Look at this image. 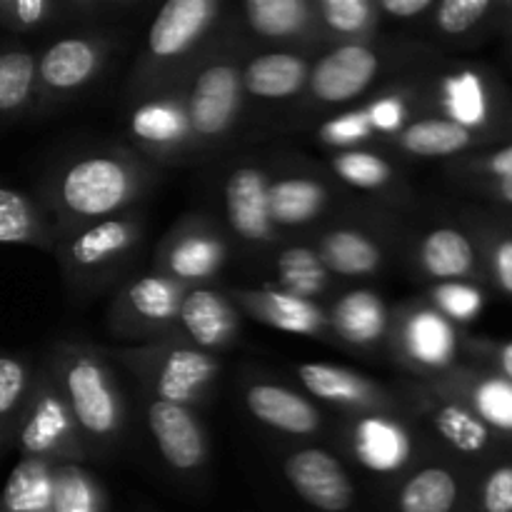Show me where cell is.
Segmentation results:
<instances>
[{"label": "cell", "instance_id": "cell-1", "mask_svg": "<svg viewBox=\"0 0 512 512\" xmlns=\"http://www.w3.org/2000/svg\"><path fill=\"white\" fill-rule=\"evenodd\" d=\"M150 170L120 148L93 150L60 163L43 188V208L63 235L133 210L148 190Z\"/></svg>", "mask_w": 512, "mask_h": 512}, {"label": "cell", "instance_id": "cell-2", "mask_svg": "<svg viewBox=\"0 0 512 512\" xmlns=\"http://www.w3.org/2000/svg\"><path fill=\"white\" fill-rule=\"evenodd\" d=\"M45 365L63 390L90 458L113 453L125 433V395L108 355L93 345L60 343Z\"/></svg>", "mask_w": 512, "mask_h": 512}, {"label": "cell", "instance_id": "cell-3", "mask_svg": "<svg viewBox=\"0 0 512 512\" xmlns=\"http://www.w3.org/2000/svg\"><path fill=\"white\" fill-rule=\"evenodd\" d=\"M143 243L145 218L130 210L58 235L53 250L70 293L85 298L113 288L133 268Z\"/></svg>", "mask_w": 512, "mask_h": 512}, {"label": "cell", "instance_id": "cell-4", "mask_svg": "<svg viewBox=\"0 0 512 512\" xmlns=\"http://www.w3.org/2000/svg\"><path fill=\"white\" fill-rule=\"evenodd\" d=\"M115 358L135 375L150 400L193 410L208 400L220 375L218 355L193 348L178 335L120 348L115 350Z\"/></svg>", "mask_w": 512, "mask_h": 512}, {"label": "cell", "instance_id": "cell-5", "mask_svg": "<svg viewBox=\"0 0 512 512\" xmlns=\"http://www.w3.org/2000/svg\"><path fill=\"white\" fill-rule=\"evenodd\" d=\"M15 448L20 458L50 465H80L90 460L63 390L45 363L35 365V380L15 433Z\"/></svg>", "mask_w": 512, "mask_h": 512}, {"label": "cell", "instance_id": "cell-6", "mask_svg": "<svg viewBox=\"0 0 512 512\" xmlns=\"http://www.w3.org/2000/svg\"><path fill=\"white\" fill-rule=\"evenodd\" d=\"M185 285L168 275L145 273L125 283L115 295L108 313V325L118 338L138 345L155 343L178 335V315Z\"/></svg>", "mask_w": 512, "mask_h": 512}, {"label": "cell", "instance_id": "cell-7", "mask_svg": "<svg viewBox=\"0 0 512 512\" xmlns=\"http://www.w3.org/2000/svg\"><path fill=\"white\" fill-rule=\"evenodd\" d=\"M243 68L235 58H213L200 65L185 88L193 145L220 143L240 118L243 108Z\"/></svg>", "mask_w": 512, "mask_h": 512}, {"label": "cell", "instance_id": "cell-8", "mask_svg": "<svg viewBox=\"0 0 512 512\" xmlns=\"http://www.w3.org/2000/svg\"><path fill=\"white\" fill-rule=\"evenodd\" d=\"M220 13V0H168L148 28L140 73L153 78L188 60L220 23Z\"/></svg>", "mask_w": 512, "mask_h": 512}, {"label": "cell", "instance_id": "cell-9", "mask_svg": "<svg viewBox=\"0 0 512 512\" xmlns=\"http://www.w3.org/2000/svg\"><path fill=\"white\" fill-rule=\"evenodd\" d=\"M113 38L108 33H75L50 43L38 55V100H65L88 88L108 63Z\"/></svg>", "mask_w": 512, "mask_h": 512}, {"label": "cell", "instance_id": "cell-10", "mask_svg": "<svg viewBox=\"0 0 512 512\" xmlns=\"http://www.w3.org/2000/svg\"><path fill=\"white\" fill-rule=\"evenodd\" d=\"M228 263V240L208 218H185L158 245L155 270L185 288L205 285Z\"/></svg>", "mask_w": 512, "mask_h": 512}, {"label": "cell", "instance_id": "cell-11", "mask_svg": "<svg viewBox=\"0 0 512 512\" xmlns=\"http://www.w3.org/2000/svg\"><path fill=\"white\" fill-rule=\"evenodd\" d=\"M383 55L368 43H340L310 68L308 100L318 105H348L378 80Z\"/></svg>", "mask_w": 512, "mask_h": 512}, {"label": "cell", "instance_id": "cell-12", "mask_svg": "<svg viewBox=\"0 0 512 512\" xmlns=\"http://www.w3.org/2000/svg\"><path fill=\"white\" fill-rule=\"evenodd\" d=\"M128 133L143 153L155 158H178L193 150L185 88H165L135 103L128 115Z\"/></svg>", "mask_w": 512, "mask_h": 512}, {"label": "cell", "instance_id": "cell-13", "mask_svg": "<svg viewBox=\"0 0 512 512\" xmlns=\"http://www.w3.org/2000/svg\"><path fill=\"white\" fill-rule=\"evenodd\" d=\"M408 115L410 100L405 90H390V93L378 95L373 103L345 110L320 123L315 138L328 148L353 150L375 138L393 140L408 125Z\"/></svg>", "mask_w": 512, "mask_h": 512}, {"label": "cell", "instance_id": "cell-14", "mask_svg": "<svg viewBox=\"0 0 512 512\" xmlns=\"http://www.w3.org/2000/svg\"><path fill=\"white\" fill-rule=\"evenodd\" d=\"M348 448L358 465L375 475H398L415 455L413 435L395 413H355Z\"/></svg>", "mask_w": 512, "mask_h": 512}, {"label": "cell", "instance_id": "cell-15", "mask_svg": "<svg viewBox=\"0 0 512 512\" xmlns=\"http://www.w3.org/2000/svg\"><path fill=\"white\" fill-rule=\"evenodd\" d=\"M300 385L313 398L350 413H395L398 398L368 375L333 363H303L295 368Z\"/></svg>", "mask_w": 512, "mask_h": 512}, {"label": "cell", "instance_id": "cell-16", "mask_svg": "<svg viewBox=\"0 0 512 512\" xmlns=\"http://www.w3.org/2000/svg\"><path fill=\"white\" fill-rule=\"evenodd\" d=\"M240 335V310L230 295L208 285L188 288L180 303L178 338L205 353L230 348Z\"/></svg>", "mask_w": 512, "mask_h": 512}, {"label": "cell", "instance_id": "cell-17", "mask_svg": "<svg viewBox=\"0 0 512 512\" xmlns=\"http://www.w3.org/2000/svg\"><path fill=\"white\" fill-rule=\"evenodd\" d=\"M285 478L290 488L320 512H345L353 505L355 488L335 455L320 448L295 450L285 458Z\"/></svg>", "mask_w": 512, "mask_h": 512}, {"label": "cell", "instance_id": "cell-18", "mask_svg": "<svg viewBox=\"0 0 512 512\" xmlns=\"http://www.w3.org/2000/svg\"><path fill=\"white\" fill-rule=\"evenodd\" d=\"M225 218L248 245H270L278 228L270 218V178L255 165H238L225 178Z\"/></svg>", "mask_w": 512, "mask_h": 512}, {"label": "cell", "instance_id": "cell-19", "mask_svg": "<svg viewBox=\"0 0 512 512\" xmlns=\"http://www.w3.org/2000/svg\"><path fill=\"white\" fill-rule=\"evenodd\" d=\"M145 423L160 455L175 473H195L208 460V440L193 408L148 400Z\"/></svg>", "mask_w": 512, "mask_h": 512}, {"label": "cell", "instance_id": "cell-20", "mask_svg": "<svg viewBox=\"0 0 512 512\" xmlns=\"http://www.w3.org/2000/svg\"><path fill=\"white\" fill-rule=\"evenodd\" d=\"M240 313L280 333L328 338V313L313 300H303L280 288H235L230 295Z\"/></svg>", "mask_w": 512, "mask_h": 512}, {"label": "cell", "instance_id": "cell-21", "mask_svg": "<svg viewBox=\"0 0 512 512\" xmlns=\"http://www.w3.org/2000/svg\"><path fill=\"white\" fill-rule=\"evenodd\" d=\"M390 328H393L395 350L408 363L425 370H438L453 363L455 330L438 310L423 305L403 308Z\"/></svg>", "mask_w": 512, "mask_h": 512}, {"label": "cell", "instance_id": "cell-22", "mask_svg": "<svg viewBox=\"0 0 512 512\" xmlns=\"http://www.w3.org/2000/svg\"><path fill=\"white\" fill-rule=\"evenodd\" d=\"M245 405L258 423L278 433L308 438L323 428V415L305 395L278 383H253L245 390Z\"/></svg>", "mask_w": 512, "mask_h": 512}, {"label": "cell", "instance_id": "cell-23", "mask_svg": "<svg viewBox=\"0 0 512 512\" xmlns=\"http://www.w3.org/2000/svg\"><path fill=\"white\" fill-rule=\"evenodd\" d=\"M330 335L353 348H378L390 333V313L385 300L373 290H350L340 295L328 313Z\"/></svg>", "mask_w": 512, "mask_h": 512}, {"label": "cell", "instance_id": "cell-24", "mask_svg": "<svg viewBox=\"0 0 512 512\" xmlns=\"http://www.w3.org/2000/svg\"><path fill=\"white\" fill-rule=\"evenodd\" d=\"M240 10L248 28L273 43H303L320 33L315 3L308 0H248Z\"/></svg>", "mask_w": 512, "mask_h": 512}, {"label": "cell", "instance_id": "cell-25", "mask_svg": "<svg viewBox=\"0 0 512 512\" xmlns=\"http://www.w3.org/2000/svg\"><path fill=\"white\" fill-rule=\"evenodd\" d=\"M308 58L288 50H273L250 58L243 68L245 95L258 100H288L308 85Z\"/></svg>", "mask_w": 512, "mask_h": 512}, {"label": "cell", "instance_id": "cell-26", "mask_svg": "<svg viewBox=\"0 0 512 512\" xmlns=\"http://www.w3.org/2000/svg\"><path fill=\"white\" fill-rule=\"evenodd\" d=\"M58 233L43 205L20 190L0 185V245L53 250Z\"/></svg>", "mask_w": 512, "mask_h": 512}, {"label": "cell", "instance_id": "cell-27", "mask_svg": "<svg viewBox=\"0 0 512 512\" xmlns=\"http://www.w3.org/2000/svg\"><path fill=\"white\" fill-rule=\"evenodd\" d=\"M325 270L340 278H370L383 268V248L370 235L355 228H335L318 243Z\"/></svg>", "mask_w": 512, "mask_h": 512}, {"label": "cell", "instance_id": "cell-28", "mask_svg": "<svg viewBox=\"0 0 512 512\" xmlns=\"http://www.w3.org/2000/svg\"><path fill=\"white\" fill-rule=\"evenodd\" d=\"M328 198V188L308 175L270 180V218L275 228H303L320 218Z\"/></svg>", "mask_w": 512, "mask_h": 512}, {"label": "cell", "instance_id": "cell-29", "mask_svg": "<svg viewBox=\"0 0 512 512\" xmlns=\"http://www.w3.org/2000/svg\"><path fill=\"white\" fill-rule=\"evenodd\" d=\"M38 100V55L28 48H0V120H15Z\"/></svg>", "mask_w": 512, "mask_h": 512}, {"label": "cell", "instance_id": "cell-30", "mask_svg": "<svg viewBox=\"0 0 512 512\" xmlns=\"http://www.w3.org/2000/svg\"><path fill=\"white\" fill-rule=\"evenodd\" d=\"M33 380L35 365L25 355L0 353V458L15 445Z\"/></svg>", "mask_w": 512, "mask_h": 512}, {"label": "cell", "instance_id": "cell-31", "mask_svg": "<svg viewBox=\"0 0 512 512\" xmlns=\"http://www.w3.org/2000/svg\"><path fill=\"white\" fill-rule=\"evenodd\" d=\"M55 465L20 458L0 493V512H53Z\"/></svg>", "mask_w": 512, "mask_h": 512}, {"label": "cell", "instance_id": "cell-32", "mask_svg": "<svg viewBox=\"0 0 512 512\" xmlns=\"http://www.w3.org/2000/svg\"><path fill=\"white\" fill-rule=\"evenodd\" d=\"M393 143L415 158H445L468 148L473 143V130L448 118H425L405 125Z\"/></svg>", "mask_w": 512, "mask_h": 512}, {"label": "cell", "instance_id": "cell-33", "mask_svg": "<svg viewBox=\"0 0 512 512\" xmlns=\"http://www.w3.org/2000/svg\"><path fill=\"white\" fill-rule=\"evenodd\" d=\"M420 265L430 278L455 283L473 270V245L460 230L438 228L425 235L423 243H420Z\"/></svg>", "mask_w": 512, "mask_h": 512}, {"label": "cell", "instance_id": "cell-34", "mask_svg": "<svg viewBox=\"0 0 512 512\" xmlns=\"http://www.w3.org/2000/svg\"><path fill=\"white\" fill-rule=\"evenodd\" d=\"M275 278L278 288L303 300L320 298L330 285V273L325 270L318 250L308 245H290L275 258Z\"/></svg>", "mask_w": 512, "mask_h": 512}, {"label": "cell", "instance_id": "cell-35", "mask_svg": "<svg viewBox=\"0 0 512 512\" xmlns=\"http://www.w3.org/2000/svg\"><path fill=\"white\" fill-rule=\"evenodd\" d=\"M458 503V480L445 468H423L398 493V512H450Z\"/></svg>", "mask_w": 512, "mask_h": 512}, {"label": "cell", "instance_id": "cell-36", "mask_svg": "<svg viewBox=\"0 0 512 512\" xmlns=\"http://www.w3.org/2000/svg\"><path fill=\"white\" fill-rule=\"evenodd\" d=\"M320 28L345 43H363L378 30L380 13L373 0H318Z\"/></svg>", "mask_w": 512, "mask_h": 512}, {"label": "cell", "instance_id": "cell-37", "mask_svg": "<svg viewBox=\"0 0 512 512\" xmlns=\"http://www.w3.org/2000/svg\"><path fill=\"white\" fill-rule=\"evenodd\" d=\"M330 170L338 180L355 190L365 193H380L398 183V173L393 165L373 150L353 148V150H335L330 155Z\"/></svg>", "mask_w": 512, "mask_h": 512}, {"label": "cell", "instance_id": "cell-38", "mask_svg": "<svg viewBox=\"0 0 512 512\" xmlns=\"http://www.w3.org/2000/svg\"><path fill=\"white\" fill-rule=\"evenodd\" d=\"M440 105L448 113V120L473 130L488 118V95L483 80L470 70L448 75L440 85Z\"/></svg>", "mask_w": 512, "mask_h": 512}, {"label": "cell", "instance_id": "cell-39", "mask_svg": "<svg viewBox=\"0 0 512 512\" xmlns=\"http://www.w3.org/2000/svg\"><path fill=\"white\" fill-rule=\"evenodd\" d=\"M53 512H105V493L80 465H55Z\"/></svg>", "mask_w": 512, "mask_h": 512}, {"label": "cell", "instance_id": "cell-40", "mask_svg": "<svg viewBox=\"0 0 512 512\" xmlns=\"http://www.w3.org/2000/svg\"><path fill=\"white\" fill-rule=\"evenodd\" d=\"M430 423L435 425L440 435L453 445L455 450L465 455H473L485 450V445L490 443V428L478 418L475 413H470L468 408L458 403H443L435 405L430 410Z\"/></svg>", "mask_w": 512, "mask_h": 512}, {"label": "cell", "instance_id": "cell-41", "mask_svg": "<svg viewBox=\"0 0 512 512\" xmlns=\"http://www.w3.org/2000/svg\"><path fill=\"white\" fill-rule=\"evenodd\" d=\"M68 15L70 5L60 0H0V28L10 33H38Z\"/></svg>", "mask_w": 512, "mask_h": 512}, {"label": "cell", "instance_id": "cell-42", "mask_svg": "<svg viewBox=\"0 0 512 512\" xmlns=\"http://www.w3.org/2000/svg\"><path fill=\"white\" fill-rule=\"evenodd\" d=\"M473 405L485 425L512 430V383L505 378H488L473 390Z\"/></svg>", "mask_w": 512, "mask_h": 512}, {"label": "cell", "instance_id": "cell-43", "mask_svg": "<svg viewBox=\"0 0 512 512\" xmlns=\"http://www.w3.org/2000/svg\"><path fill=\"white\" fill-rule=\"evenodd\" d=\"M433 303L443 318L448 320H473L480 313L483 298L475 288L465 283H440L433 290Z\"/></svg>", "mask_w": 512, "mask_h": 512}, {"label": "cell", "instance_id": "cell-44", "mask_svg": "<svg viewBox=\"0 0 512 512\" xmlns=\"http://www.w3.org/2000/svg\"><path fill=\"white\" fill-rule=\"evenodd\" d=\"M490 0H443L435 5V25L448 35H463L483 20Z\"/></svg>", "mask_w": 512, "mask_h": 512}, {"label": "cell", "instance_id": "cell-45", "mask_svg": "<svg viewBox=\"0 0 512 512\" xmlns=\"http://www.w3.org/2000/svg\"><path fill=\"white\" fill-rule=\"evenodd\" d=\"M485 512H512V468H500L483 485Z\"/></svg>", "mask_w": 512, "mask_h": 512}, {"label": "cell", "instance_id": "cell-46", "mask_svg": "<svg viewBox=\"0 0 512 512\" xmlns=\"http://www.w3.org/2000/svg\"><path fill=\"white\" fill-rule=\"evenodd\" d=\"M378 13L388 15V18L395 20H410L418 18V15L428 13V10L435 8L433 0H380Z\"/></svg>", "mask_w": 512, "mask_h": 512}, {"label": "cell", "instance_id": "cell-47", "mask_svg": "<svg viewBox=\"0 0 512 512\" xmlns=\"http://www.w3.org/2000/svg\"><path fill=\"white\" fill-rule=\"evenodd\" d=\"M495 273H498V283L512 293V240H503L495 250Z\"/></svg>", "mask_w": 512, "mask_h": 512}, {"label": "cell", "instance_id": "cell-48", "mask_svg": "<svg viewBox=\"0 0 512 512\" xmlns=\"http://www.w3.org/2000/svg\"><path fill=\"white\" fill-rule=\"evenodd\" d=\"M490 173L498 175L500 180H512V145L503 148L500 153H495L493 158L488 160Z\"/></svg>", "mask_w": 512, "mask_h": 512}, {"label": "cell", "instance_id": "cell-49", "mask_svg": "<svg viewBox=\"0 0 512 512\" xmlns=\"http://www.w3.org/2000/svg\"><path fill=\"white\" fill-rule=\"evenodd\" d=\"M500 365H503L505 378H508L510 383H512V343H510V345H505L503 355H500Z\"/></svg>", "mask_w": 512, "mask_h": 512}, {"label": "cell", "instance_id": "cell-50", "mask_svg": "<svg viewBox=\"0 0 512 512\" xmlns=\"http://www.w3.org/2000/svg\"><path fill=\"white\" fill-rule=\"evenodd\" d=\"M500 195L512 203V180H500Z\"/></svg>", "mask_w": 512, "mask_h": 512}]
</instances>
